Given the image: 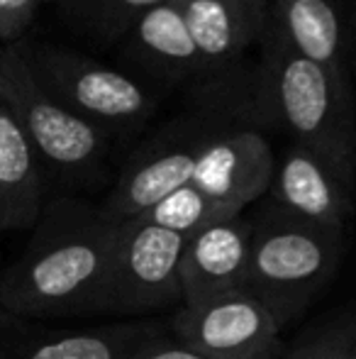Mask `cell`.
<instances>
[{
  "instance_id": "17",
  "label": "cell",
  "mask_w": 356,
  "mask_h": 359,
  "mask_svg": "<svg viewBox=\"0 0 356 359\" xmlns=\"http://www.w3.org/2000/svg\"><path fill=\"white\" fill-rule=\"evenodd\" d=\"M139 217H144V220L154 222L159 227H166L171 232H178V235L190 237L198 230H203V227H208L210 222L234 217V213L229 208H225L222 203L213 201L200 189H195L193 184H185Z\"/></svg>"
},
{
  "instance_id": "9",
  "label": "cell",
  "mask_w": 356,
  "mask_h": 359,
  "mask_svg": "<svg viewBox=\"0 0 356 359\" xmlns=\"http://www.w3.org/2000/svg\"><path fill=\"white\" fill-rule=\"evenodd\" d=\"M271 203L318 225L347 227L356 210V174L310 147L290 142L276 159Z\"/></svg>"
},
{
  "instance_id": "8",
  "label": "cell",
  "mask_w": 356,
  "mask_h": 359,
  "mask_svg": "<svg viewBox=\"0 0 356 359\" xmlns=\"http://www.w3.org/2000/svg\"><path fill=\"white\" fill-rule=\"evenodd\" d=\"M276 154L257 118H237L203 144L190 184L234 215L269 194Z\"/></svg>"
},
{
  "instance_id": "6",
  "label": "cell",
  "mask_w": 356,
  "mask_h": 359,
  "mask_svg": "<svg viewBox=\"0 0 356 359\" xmlns=\"http://www.w3.org/2000/svg\"><path fill=\"white\" fill-rule=\"evenodd\" d=\"M188 237L144 217L118 220L103 313L137 316L183 303L180 262Z\"/></svg>"
},
{
  "instance_id": "15",
  "label": "cell",
  "mask_w": 356,
  "mask_h": 359,
  "mask_svg": "<svg viewBox=\"0 0 356 359\" xmlns=\"http://www.w3.org/2000/svg\"><path fill=\"white\" fill-rule=\"evenodd\" d=\"M152 337L157 335L147 325L64 332L10 347L8 352H0V359H132Z\"/></svg>"
},
{
  "instance_id": "16",
  "label": "cell",
  "mask_w": 356,
  "mask_h": 359,
  "mask_svg": "<svg viewBox=\"0 0 356 359\" xmlns=\"http://www.w3.org/2000/svg\"><path fill=\"white\" fill-rule=\"evenodd\" d=\"M66 18L100 42H118L149 8L164 0H57Z\"/></svg>"
},
{
  "instance_id": "3",
  "label": "cell",
  "mask_w": 356,
  "mask_h": 359,
  "mask_svg": "<svg viewBox=\"0 0 356 359\" xmlns=\"http://www.w3.org/2000/svg\"><path fill=\"white\" fill-rule=\"evenodd\" d=\"M342 255L344 227L300 220L269 203L252 220V255L244 291L283 327L332 281Z\"/></svg>"
},
{
  "instance_id": "13",
  "label": "cell",
  "mask_w": 356,
  "mask_h": 359,
  "mask_svg": "<svg viewBox=\"0 0 356 359\" xmlns=\"http://www.w3.org/2000/svg\"><path fill=\"white\" fill-rule=\"evenodd\" d=\"M271 13L300 54L347 74L356 0H271Z\"/></svg>"
},
{
  "instance_id": "4",
  "label": "cell",
  "mask_w": 356,
  "mask_h": 359,
  "mask_svg": "<svg viewBox=\"0 0 356 359\" xmlns=\"http://www.w3.org/2000/svg\"><path fill=\"white\" fill-rule=\"evenodd\" d=\"M15 47L52 98L108 137L137 133L157 113V95L122 69L29 37L15 42Z\"/></svg>"
},
{
  "instance_id": "14",
  "label": "cell",
  "mask_w": 356,
  "mask_h": 359,
  "mask_svg": "<svg viewBox=\"0 0 356 359\" xmlns=\"http://www.w3.org/2000/svg\"><path fill=\"white\" fill-rule=\"evenodd\" d=\"M34 147L0 98V232L24 230L42 217L44 174Z\"/></svg>"
},
{
  "instance_id": "1",
  "label": "cell",
  "mask_w": 356,
  "mask_h": 359,
  "mask_svg": "<svg viewBox=\"0 0 356 359\" xmlns=\"http://www.w3.org/2000/svg\"><path fill=\"white\" fill-rule=\"evenodd\" d=\"M13 266L0 274V306L22 318L103 313L118 220L59 201Z\"/></svg>"
},
{
  "instance_id": "10",
  "label": "cell",
  "mask_w": 356,
  "mask_h": 359,
  "mask_svg": "<svg viewBox=\"0 0 356 359\" xmlns=\"http://www.w3.org/2000/svg\"><path fill=\"white\" fill-rule=\"evenodd\" d=\"M120 52L129 76L157 88L195 83L203 76V59L176 0L149 8L120 39Z\"/></svg>"
},
{
  "instance_id": "21",
  "label": "cell",
  "mask_w": 356,
  "mask_h": 359,
  "mask_svg": "<svg viewBox=\"0 0 356 359\" xmlns=\"http://www.w3.org/2000/svg\"><path fill=\"white\" fill-rule=\"evenodd\" d=\"M283 359H288V357H283Z\"/></svg>"
},
{
  "instance_id": "7",
  "label": "cell",
  "mask_w": 356,
  "mask_h": 359,
  "mask_svg": "<svg viewBox=\"0 0 356 359\" xmlns=\"http://www.w3.org/2000/svg\"><path fill=\"white\" fill-rule=\"evenodd\" d=\"M283 327L247 291L180 306L173 335L205 359H283Z\"/></svg>"
},
{
  "instance_id": "2",
  "label": "cell",
  "mask_w": 356,
  "mask_h": 359,
  "mask_svg": "<svg viewBox=\"0 0 356 359\" xmlns=\"http://www.w3.org/2000/svg\"><path fill=\"white\" fill-rule=\"evenodd\" d=\"M257 123L356 174V90L344 72L300 54L271 15L257 59Z\"/></svg>"
},
{
  "instance_id": "18",
  "label": "cell",
  "mask_w": 356,
  "mask_h": 359,
  "mask_svg": "<svg viewBox=\"0 0 356 359\" xmlns=\"http://www.w3.org/2000/svg\"><path fill=\"white\" fill-rule=\"evenodd\" d=\"M288 359H356V318L337 320L305 337Z\"/></svg>"
},
{
  "instance_id": "20",
  "label": "cell",
  "mask_w": 356,
  "mask_h": 359,
  "mask_svg": "<svg viewBox=\"0 0 356 359\" xmlns=\"http://www.w3.org/2000/svg\"><path fill=\"white\" fill-rule=\"evenodd\" d=\"M132 359H205L198 352L188 350L185 345L173 337V342L162 340V337H152L147 345L139 347V352Z\"/></svg>"
},
{
  "instance_id": "5",
  "label": "cell",
  "mask_w": 356,
  "mask_h": 359,
  "mask_svg": "<svg viewBox=\"0 0 356 359\" xmlns=\"http://www.w3.org/2000/svg\"><path fill=\"white\" fill-rule=\"evenodd\" d=\"M0 98L17 118L42 166L69 179L93 176L103 166L110 137L52 98L15 44L0 47Z\"/></svg>"
},
{
  "instance_id": "12",
  "label": "cell",
  "mask_w": 356,
  "mask_h": 359,
  "mask_svg": "<svg viewBox=\"0 0 356 359\" xmlns=\"http://www.w3.org/2000/svg\"><path fill=\"white\" fill-rule=\"evenodd\" d=\"M195 47L203 76L220 74L244 62L259 47L271 25V0H176Z\"/></svg>"
},
{
  "instance_id": "19",
  "label": "cell",
  "mask_w": 356,
  "mask_h": 359,
  "mask_svg": "<svg viewBox=\"0 0 356 359\" xmlns=\"http://www.w3.org/2000/svg\"><path fill=\"white\" fill-rule=\"evenodd\" d=\"M47 0H0V47H8L27 37L39 8Z\"/></svg>"
},
{
  "instance_id": "11",
  "label": "cell",
  "mask_w": 356,
  "mask_h": 359,
  "mask_svg": "<svg viewBox=\"0 0 356 359\" xmlns=\"http://www.w3.org/2000/svg\"><path fill=\"white\" fill-rule=\"evenodd\" d=\"M252 255V217L234 215L210 222L188 237L180 262V306L244 291Z\"/></svg>"
}]
</instances>
